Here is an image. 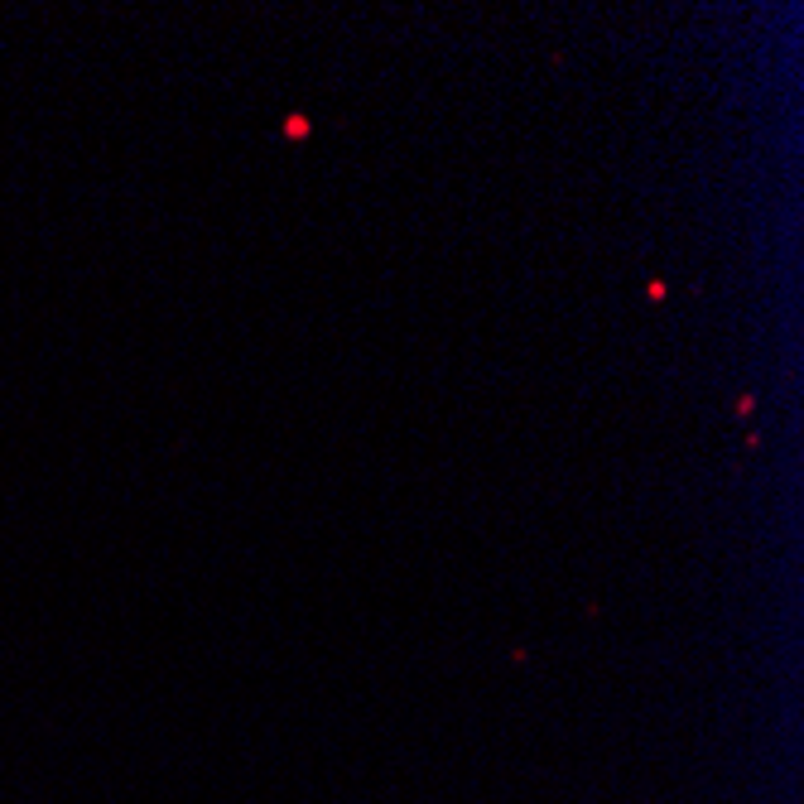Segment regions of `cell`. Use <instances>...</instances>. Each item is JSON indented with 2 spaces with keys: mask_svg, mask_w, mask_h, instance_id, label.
<instances>
[{
  "mask_svg": "<svg viewBox=\"0 0 804 804\" xmlns=\"http://www.w3.org/2000/svg\"><path fill=\"white\" fill-rule=\"evenodd\" d=\"M308 131H313V121H308V116H299V111L284 121V140H308Z\"/></svg>",
  "mask_w": 804,
  "mask_h": 804,
  "instance_id": "1",
  "label": "cell"
}]
</instances>
